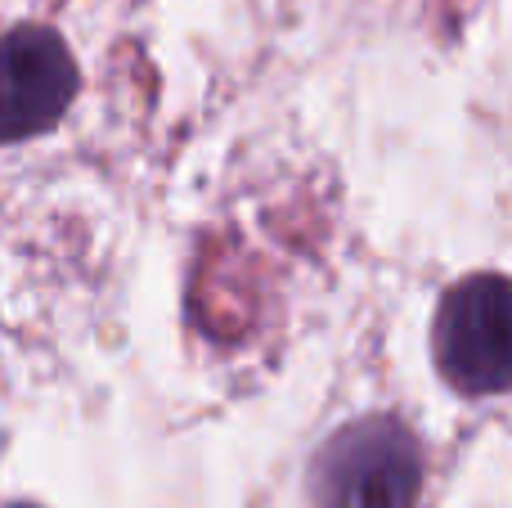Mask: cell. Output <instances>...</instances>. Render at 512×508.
<instances>
[{"label": "cell", "instance_id": "277c9868", "mask_svg": "<svg viewBox=\"0 0 512 508\" xmlns=\"http://www.w3.org/2000/svg\"><path fill=\"white\" fill-rule=\"evenodd\" d=\"M18 508H27V504H18Z\"/></svg>", "mask_w": 512, "mask_h": 508}, {"label": "cell", "instance_id": "3957f363", "mask_svg": "<svg viewBox=\"0 0 512 508\" xmlns=\"http://www.w3.org/2000/svg\"><path fill=\"white\" fill-rule=\"evenodd\" d=\"M77 95V63L45 27L0 36V144L50 131Z\"/></svg>", "mask_w": 512, "mask_h": 508}, {"label": "cell", "instance_id": "6da1fadb", "mask_svg": "<svg viewBox=\"0 0 512 508\" xmlns=\"http://www.w3.org/2000/svg\"><path fill=\"white\" fill-rule=\"evenodd\" d=\"M423 459L400 423L364 419L342 428L315 459L310 491L319 508H414Z\"/></svg>", "mask_w": 512, "mask_h": 508}, {"label": "cell", "instance_id": "7a4b0ae2", "mask_svg": "<svg viewBox=\"0 0 512 508\" xmlns=\"http://www.w3.org/2000/svg\"><path fill=\"white\" fill-rule=\"evenodd\" d=\"M436 360L459 392L508 387V288L499 275L463 279L436 311Z\"/></svg>", "mask_w": 512, "mask_h": 508}]
</instances>
